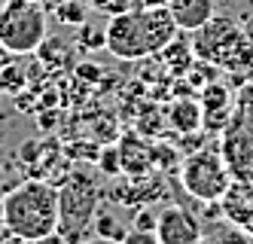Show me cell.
Instances as JSON below:
<instances>
[{"label": "cell", "mask_w": 253, "mask_h": 244, "mask_svg": "<svg viewBox=\"0 0 253 244\" xmlns=\"http://www.w3.org/2000/svg\"><path fill=\"white\" fill-rule=\"evenodd\" d=\"M177 31L180 28L174 25L168 6H128L110 15L104 49H110L122 61H140L162 52L177 37Z\"/></svg>", "instance_id": "obj_1"}, {"label": "cell", "mask_w": 253, "mask_h": 244, "mask_svg": "<svg viewBox=\"0 0 253 244\" xmlns=\"http://www.w3.org/2000/svg\"><path fill=\"white\" fill-rule=\"evenodd\" d=\"M3 223L15 241H46L58 232V190L28 180L3 198Z\"/></svg>", "instance_id": "obj_2"}, {"label": "cell", "mask_w": 253, "mask_h": 244, "mask_svg": "<svg viewBox=\"0 0 253 244\" xmlns=\"http://www.w3.org/2000/svg\"><path fill=\"white\" fill-rule=\"evenodd\" d=\"M192 52L198 61L223 67L229 73L253 67V43L244 37V28L223 15H213L202 28L192 31Z\"/></svg>", "instance_id": "obj_3"}, {"label": "cell", "mask_w": 253, "mask_h": 244, "mask_svg": "<svg viewBox=\"0 0 253 244\" xmlns=\"http://www.w3.org/2000/svg\"><path fill=\"white\" fill-rule=\"evenodd\" d=\"M49 37L46 9L37 0H6L0 9V46L6 55H34Z\"/></svg>", "instance_id": "obj_4"}, {"label": "cell", "mask_w": 253, "mask_h": 244, "mask_svg": "<svg viewBox=\"0 0 253 244\" xmlns=\"http://www.w3.org/2000/svg\"><path fill=\"white\" fill-rule=\"evenodd\" d=\"M98 211V186L95 180L77 171L61 190H58V232L55 238L80 241L95 220Z\"/></svg>", "instance_id": "obj_5"}, {"label": "cell", "mask_w": 253, "mask_h": 244, "mask_svg": "<svg viewBox=\"0 0 253 244\" xmlns=\"http://www.w3.org/2000/svg\"><path fill=\"white\" fill-rule=\"evenodd\" d=\"M180 180L183 190L195 198V201H223L232 190V174L229 165L223 162V156L216 149H202L192 153L183 168H180Z\"/></svg>", "instance_id": "obj_6"}, {"label": "cell", "mask_w": 253, "mask_h": 244, "mask_svg": "<svg viewBox=\"0 0 253 244\" xmlns=\"http://www.w3.org/2000/svg\"><path fill=\"white\" fill-rule=\"evenodd\" d=\"M156 238L159 244H195L205 238V229L195 214H189L180 204H171L156 220Z\"/></svg>", "instance_id": "obj_7"}, {"label": "cell", "mask_w": 253, "mask_h": 244, "mask_svg": "<svg viewBox=\"0 0 253 244\" xmlns=\"http://www.w3.org/2000/svg\"><path fill=\"white\" fill-rule=\"evenodd\" d=\"M168 12L174 18V25L180 31H195V28H202L208 18L216 15V6H213V0H168Z\"/></svg>", "instance_id": "obj_8"}, {"label": "cell", "mask_w": 253, "mask_h": 244, "mask_svg": "<svg viewBox=\"0 0 253 244\" xmlns=\"http://www.w3.org/2000/svg\"><path fill=\"white\" fill-rule=\"evenodd\" d=\"M202 113H205V128L216 131V128H223L226 125V116H229V104H232V95H229V89L223 83H208L202 89Z\"/></svg>", "instance_id": "obj_9"}, {"label": "cell", "mask_w": 253, "mask_h": 244, "mask_svg": "<svg viewBox=\"0 0 253 244\" xmlns=\"http://www.w3.org/2000/svg\"><path fill=\"white\" fill-rule=\"evenodd\" d=\"M119 159H122V174H150V168L156 162L153 156V146H147L137 135H128L122 138V146H119Z\"/></svg>", "instance_id": "obj_10"}, {"label": "cell", "mask_w": 253, "mask_h": 244, "mask_svg": "<svg viewBox=\"0 0 253 244\" xmlns=\"http://www.w3.org/2000/svg\"><path fill=\"white\" fill-rule=\"evenodd\" d=\"M202 122H205L202 101H195V98H177L168 107V125L177 135H195L202 128Z\"/></svg>", "instance_id": "obj_11"}, {"label": "cell", "mask_w": 253, "mask_h": 244, "mask_svg": "<svg viewBox=\"0 0 253 244\" xmlns=\"http://www.w3.org/2000/svg\"><path fill=\"white\" fill-rule=\"evenodd\" d=\"M162 58H165V64L171 67V70H177V73H186L189 67H192V58H195V52H192V43L186 46L183 40H174L162 49Z\"/></svg>", "instance_id": "obj_12"}, {"label": "cell", "mask_w": 253, "mask_h": 244, "mask_svg": "<svg viewBox=\"0 0 253 244\" xmlns=\"http://www.w3.org/2000/svg\"><path fill=\"white\" fill-rule=\"evenodd\" d=\"M77 46L83 52H95V49H104L107 46V25L98 28L92 22H83L80 31H77Z\"/></svg>", "instance_id": "obj_13"}, {"label": "cell", "mask_w": 253, "mask_h": 244, "mask_svg": "<svg viewBox=\"0 0 253 244\" xmlns=\"http://www.w3.org/2000/svg\"><path fill=\"white\" fill-rule=\"evenodd\" d=\"M92 226H95V235H98V238L125 241V229H122L119 223L113 220V214H107V211H95V220H92Z\"/></svg>", "instance_id": "obj_14"}, {"label": "cell", "mask_w": 253, "mask_h": 244, "mask_svg": "<svg viewBox=\"0 0 253 244\" xmlns=\"http://www.w3.org/2000/svg\"><path fill=\"white\" fill-rule=\"evenodd\" d=\"M58 18L61 22H70V25H83L85 22V6L80 3V0H61Z\"/></svg>", "instance_id": "obj_15"}, {"label": "cell", "mask_w": 253, "mask_h": 244, "mask_svg": "<svg viewBox=\"0 0 253 244\" xmlns=\"http://www.w3.org/2000/svg\"><path fill=\"white\" fill-rule=\"evenodd\" d=\"M98 162H101V171H104V174H122L119 146H110V149H104V153L98 156Z\"/></svg>", "instance_id": "obj_16"}, {"label": "cell", "mask_w": 253, "mask_h": 244, "mask_svg": "<svg viewBox=\"0 0 253 244\" xmlns=\"http://www.w3.org/2000/svg\"><path fill=\"white\" fill-rule=\"evenodd\" d=\"M156 220H159V214H153L147 204H143V208L134 211V229L137 232H156Z\"/></svg>", "instance_id": "obj_17"}, {"label": "cell", "mask_w": 253, "mask_h": 244, "mask_svg": "<svg viewBox=\"0 0 253 244\" xmlns=\"http://www.w3.org/2000/svg\"><path fill=\"white\" fill-rule=\"evenodd\" d=\"M125 244H159V238H156V232H137V229H131V232H125Z\"/></svg>", "instance_id": "obj_18"}, {"label": "cell", "mask_w": 253, "mask_h": 244, "mask_svg": "<svg viewBox=\"0 0 253 244\" xmlns=\"http://www.w3.org/2000/svg\"><path fill=\"white\" fill-rule=\"evenodd\" d=\"M95 6L104 9V12H110V15H116V12H122V9H128L131 0H95Z\"/></svg>", "instance_id": "obj_19"}, {"label": "cell", "mask_w": 253, "mask_h": 244, "mask_svg": "<svg viewBox=\"0 0 253 244\" xmlns=\"http://www.w3.org/2000/svg\"><path fill=\"white\" fill-rule=\"evenodd\" d=\"M80 77H85V80H98V77H101V67H92V64H83V67H80Z\"/></svg>", "instance_id": "obj_20"}, {"label": "cell", "mask_w": 253, "mask_h": 244, "mask_svg": "<svg viewBox=\"0 0 253 244\" xmlns=\"http://www.w3.org/2000/svg\"><path fill=\"white\" fill-rule=\"evenodd\" d=\"M241 28H244V37H247V40L253 43V15H250V18H244V22H241Z\"/></svg>", "instance_id": "obj_21"}, {"label": "cell", "mask_w": 253, "mask_h": 244, "mask_svg": "<svg viewBox=\"0 0 253 244\" xmlns=\"http://www.w3.org/2000/svg\"><path fill=\"white\" fill-rule=\"evenodd\" d=\"M0 101H3V89H0Z\"/></svg>", "instance_id": "obj_22"}, {"label": "cell", "mask_w": 253, "mask_h": 244, "mask_svg": "<svg viewBox=\"0 0 253 244\" xmlns=\"http://www.w3.org/2000/svg\"><path fill=\"white\" fill-rule=\"evenodd\" d=\"M3 3H6V0H0V9H3Z\"/></svg>", "instance_id": "obj_23"}]
</instances>
